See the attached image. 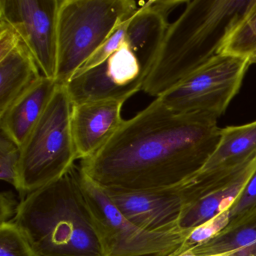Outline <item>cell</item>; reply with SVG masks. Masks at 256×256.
Listing matches in <instances>:
<instances>
[{
  "label": "cell",
  "instance_id": "6da1fadb",
  "mask_svg": "<svg viewBox=\"0 0 256 256\" xmlns=\"http://www.w3.org/2000/svg\"><path fill=\"white\" fill-rule=\"evenodd\" d=\"M209 114H179L156 98L119 128L94 156L85 175L104 188L139 191L174 184L202 167L221 128Z\"/></svg>",
  "mask_w": 256,
  "mask_h": 256
},
{
  "label": "cell",
  "instance_id": "7a4b0ae2",
  "mask_svg": "<svg viewBox=\"0 0 256 256\" xmlns=\"http://www.w3.org/2000/svg\"><path fill=\"white\" fill-rule=\"evenodd\" d=\"M256 6V0L188 1L169 25L142 90L158 98L204 65Z\"/></svg>",
  "mask_w": 256,
  "mask_h": 256
},
{
  "label": "cell",
  "instance_id": "3957f363",
  "mask_svg": "<svg viewBox=\"0 0 256 256\" xmlns=\"http://www.w3.org/2000/svg\"><path fill=\"white\" fill-rule=\"evenodd\" d=\"M74 164L58 180L22 199L12 221L40 256H103Z\"/></svg>",
  "mask_w": 256,
  "mask_h": 256
},
{
  "label": "cell",
  "instance_id": "277c9868",
  "mask_svg": "<svg viewBox=\"0 0 256 256\" xmlns=\"http://www.w3.org/2000/svg\"><path fill=\"white\" fill-rule=\"evenodd\" d=\"M138 8L134 0H61L58 16V84L65 85Z\"/></svg>",
  "mask_w": 256,
  "mask_h": 256
},
{
  "label": "cell",
  "instance_id": "5b68a950",
  "mask_svg": "<svg viewBox=\"0 0 256 256\" xmlns=\"http://www.w3.org/2000/svg\"><path fill=\"white\" fill-rule=\"evenodd\" d=\"M72 109L65 86L59 85L20 148L18 192L22 199L62 178L78 160L72 130Z\"/></svg>",
  "mask_w": 256,
  "mask_h": 256
},
{
  "label": "cell",
  "instance_id": "8992f818",
  "mask_svg": "<svg viewBox=\"0 0 256 256\" xmlns=\"http://www.w3.org/2000/svg\"><path fill=\"white\" fill-rule=\"evenodd\" d=\"M80 184L103 256H170L192 230L180 224L157 230L139 227L124 216L104 190L82 170Z\"/></svg>",
  "mask_w": 256,
  "mask_h": 256
},
{
  "label": "cell",
  "instance_id": "52a82bcc",
  "mask_svg": "<svg viewBox=\"0 0 256 256\" xmlns=\"http://www.w3.org/2000/svg\"><path fill=\"white\" fill-rule=\"evenodd\" d=\"M250 65V58L216 55L158 98L176 113L209 114L218 119L239 92Z\"/></svg>",
  "mask_w": 256,
  "mask_h": 256
},
{
  "label": "cell",
  "instance_id": "ba28073f",
  "mask_svg": "<svg viewBox=\"0 0 256 256\" xmlns=\"http://www.w3.org/2000/svg\"><path fill=\"white\" fill-rule=\"evenodd\" d=\"M150 71L126 40L100 65L73 76L64 86L72 104L126 102L142 90Z\"/></svg>",
  "mask_w": 256,
  "mask_h": 256
},
{
  "label": "cell",
  "instance_id": "9c48e42d",
  "mask_svg": "<svg viewBox=\"0 0 256 256\" xmlns=\"http://www.w3.org/2000/svg\"><path fill=\"white\" fill-rule=\"evenodd\" d=\"M61 0H0V19L14 26L43 76L55 80Z\"/></svg>",
  "mask_w": 256,
  "mask_h": 256
},
{
  "label": "cell",
  "instance_id": "30bf717a",
  "mask_svg": "<svg viewBox=\"0 0 256 256\" xmlns=\"http://www.w3.org/2000/svg\"><path fill=\"white\" fill-rule=\"evenodd\" d=\"M102 188L122 215L139 227L157 230L180 224L186 200L167 188Z\"/></svg>",
  "mask_w": 256,
  "mask_h": 256
},
{
  "label": "cell",
  "instance_id": "8fae6325",
  "mask_svg": "<svg viewBox=\"0 0 256 256\" xmlns=\"http://www.w3.org/2000/svg\"><path fill=\"white\" fill-rule=\"evenodd\" d=\"M41 72L14 26L0 19V115L40 80Z\"/></svg>",
  "mask_w": 256,
  "mask_h": 256
},
{
  "label": "cell",
  "instance_id": "7c38bea8",
  "mask_svg": "<svg viewBox=\"0 0 256 256\" xmlns=\"http://www.w3.org/2000/svg\"><path fill=\"white\" fill-rule=\"evenodd\" d=\"M125 102L102 100L72 104V130L78 160L98 152L124 120L121 110Z\"/></svg>",
  "mask_w": 256,
  "mask_h": 256
},
{
  "label": "cell",
  "instance_id": "4fadbf2b",
  "mask_svg": "<svg viewBox=\"0 0 256 256\" xmlns=\"http://www.w3.org/2000/svg\"><path fill=\"white\" fill-rule=\"evenodd\" d=\"M56 80L42 76L0 115V128L22 146L46 112L56 88Z\"/></svg>",
  "mask_w": 256,
  "mask_h": 256
},
{
  "label": "cell",
  "instance_id": "5bb4252c",
  "mask_svg": "<svg viewBox=\"0 0 256 256\" xmlns=\"http://www.w3.org/2000/svg\"><path fill=\"white\" fill-rule=\"evenodd\" d=\"M256 168V161L244 172L215 188L186 200L180 218V226L193 229L230 209L244 192Z\"/></svg>",
  "mask_w": 256,
  "mask_h": 256
},
{
  "label": "cell",
  "instance_id": "9a60e30c",
  "mask_svg": "<svg viewBox=\"0 0 256 256\" xmlns=\"http://www.w3.org/2000/svg\"><path fill=\"white\" fill-rule=\"evenodd\" d=\"M256 156V120L221 128L220 140L202 167L179 180L194 179L215 170L242 164ZM178 180V181H179Z\"/></svg>",
  "mask_w": 256,
  "mask_h": 256
},
{
  "label": "cell",
  "instance_id": "2e32d148",
  "mask_svg": "<svg viewBox=\"0 0 256 256\" xmlns=\"http://www.w3.org/2000/svg\"><path fill=\"white\" fill-rule=\"evenodd\" d=\"M190 251L197 256H256V217L229 224L216 236Z\"/></svg>",
  "mask_w": 256,
  "mask_h": 256
},
{
  "label": "cell",
  "instance_id": "e0dca14e",
  "mask_svg": "<svg viewBox=\"0 0 256 256\" xmlns=\"http://www.w3.org/2000/svg\"><path fill=\"white\" fill-rule=\"evenodd\" d=\"M256 54V6L228 37L218 52L250 59Z\"/></svg>",
  "mask_w": 256,
  "mask_h": 256
},
{
  "label": "cell",
  "instance_id": "ac0fdd59",
  "mask_svg": "<svg viewBox=\"0 0 256 256\" xmlns=\"http://www.w3.org/2000/svg\"><path fill=\"white\" fill-rule=\"evenodd\" d=\"M0 256H40L13 222L0 224Z\"/></svg>",
  "mask_w": 256,
  "mask_h": 256
},
{
  "label": "cell",
  "instance_id": "d6986e66",
  "mask_svg": "<svg viewBox=\"0 0 256 256\" xmlns=\"http://www.w3.org/2000/svg\"><path fill=\"white\" fill-rule=\"evenodd\" d=\"M229 209L192 229L180 247L172 254H179L202 245L216 236L230 223Z\"/></svg>",
  "mask_w": 256,
  "mask_h": 256
},
{
  "label": "cell",
  "instance_id": "ffe728a7",
  "mask_svg": "<svg viewBox=\"0 0 256 256\" xmlns=\"http://www.w3.org/2000/svg\"><path fill=\"white\" fill-rule=\"evenodd\" d=\"M20 148L5 132L0 134V179L19 190Z\"/></svg>",
  "mask_w": 256,
  "mask_h": 256
},
{
  "label": "cell",
  "instance_id": "44dd1931",
  "mask_svg": "<svg viewBox=\"0 0 256 256\" xmlns=\"http://www.w3.org/2000/svg\"><path fill=\"white\" fill-rule=\"evenodd\" d=\"M229 212V224H235L256 217V168L242 194L230 206Z\"/></svg>",
  "mask_w": 256,
  "mask_h": 256
},
{
  "label": "cell",
  "instance_id": "7402d4cb",
  "mask_svg": "<svg viewBox=\"0 0 256 256\" xmlns=\"http://www.w3.org/2000/svg\"><path fill=\"white\" fill-rule=\"evenodd\" d=\"M131 18L121 23L115 29L112 35L104 42V44L85 62L84 65L80 70H78L77 72L74 76L84 72L100 65L124 44L126 40V36L127 28H128Z\"/></svg>",
  "mask_w": 256,
  "mask_h": 256
},
{
  "label": "cell",
  "instance_id": "603a6c76",
  "mask_svg": "<svg viewBox=\"0 0 256 256\" xmlns=\"http://www.w3.org/2000/svg\"><path fill=\"white\" fill-rule=\"evenodd\" d=\"M19 203L10 192H2L0 194V224L12 222L14 218Z\"/></svg>",
  "mask_w": 256,
  "mask_h": 256
},
{
  "label": "cell",
  "instance_id": "cb8c5ba5",
  "mask_svg": "<svg viewBox=\"0 0 256 256\" xmlns=\"http://www.w3.org/2000/svg\"><path fill=\"white\" fill-rule=\"evenodd\" d=\"M250 61L252 64H256V54L250 58Z\"/></svg>",
  "mask_w": 256,
  "mask_h": 256
}]
</instances>
